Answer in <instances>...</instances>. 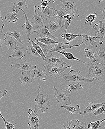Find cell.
Instances as JSON below:
<instances>
[{"label":"cell","mask_w":105,"mask_h":129,"mask_svg":"<svg viewBox=\"0 0 105 129\" xmlns=\"http://www.w3.org/2000/svg\"><path fill=\"white\" fill-rule=\"evenodd\" d=\"M25 18V23L23 25L22 27L23 30L25 32L27 36V39L28 40V43H30V37L34 33V28L32 24L31 23L30 21L29 20L26 14L23 10H21Z\"/></svg>","instance_id":"cell-11"},{"label":"cell","mask_w":105,"mask_h":129,"mask_svg":"<svg viewBox=\"0 0 105 129\" xmlns=\"http://www.w3.org/2000/svg\"><path fill=\"white\" fill-rule=\"evenodd\" d=\"M60 2L62 4V7L65 10L67 13L74 12L75 15H76V17L80 16L79 10L74 2L64 0L60 1Z\"/></svg>","instance_id":"cell-10"},{"label":"cell","mask_w":105,"mask_h":129,"mask_svg":"<svg viewBox=\"0 0 105 129\" xmlns=\"http://www.w3.org/2000/svg\"><path fill=\"white\" fill-rule=\"evenodd\" d=\"M95 55L97 62L105 64V48L100 47L99 44L96 45Z\"/></svg>","instance_id":"cell-16"},{"label":"cell","mask_w":105,"mask_h":129,"mask_svg":"<svg viewBox=\"0 0 105 129\" xmlns=\"http://www.w3.org/2000/svg\"><path fill=\"white\" fill-rule=\"evenodd\" d=\"M85 65L89 70L87 76L98 81L102 80L105 73V64L91 61L87 62Z\"/></svg>","instance_id":"cell-1"},{"label":"cell","mask_w":105,"mask_h":129,"mask_svg":"<svg viewBox=\"0 0 105 129\" xmlns=\"http://www.w3.org/2000/svg\"><path fill=\"white\" fill-rule=\"evenodd\" d=\"M7 92L8 90L7 89H6L4 90H2V91L0 90V100L2 99V98L4 96L6 95L7 93Z\"/></svg>","instance_id":"cell-46"},{"label":"cell","mask_w":105,"mask_h":129,"mask_svg":"<svg viewBox=\"0 0 105 129\" xmlns=\"http://www.w3.org/2000/svg\"><path fill=\"white\" fill-rule=\"evenodd\" d=\"M102 17L103 19L105 20V7L104 8L102 13Z\"/></svg>","instance_id":"cell-47"},{"label":"cell","mask_w":105,"mask_h":129,"mask_svg":"<svg viewBox=\"0 0 105 129\" xmlns=\"http://www.w3.org/2000/svg\"><path fill=\"white\" fill-rule=\"evenodd\" d=\"M75 15V14L74 12H70L68 13L67 14L64 16L63 19L65 22L64 26L65 27V32L64 33H66L68 27L72 22Z\"/></svg>","instance_id":"cell-24"},{"label":"cell","mask_w":105,"mask_h":129,"mask_svg":"<svg viewBox=\"0 0 105 129\" xmlns=\"http://www.w3.org/2000/svg\"><path fill=\"white\" fill-rule=\"evenodd\" d=\"M0 6H1V5H0ZM1 11H0V18L1 19V21L2 22V21H3V17H2V16L1 15Z\"/></svg>","instance_id":"cell-49"},{"label":"cell","mask_w":105,"mask_h":129,"mask_svg":"<svg viewBox=\"0 0 105 129\" xmlns=\"http://www.w3.org/2000/svg\"><path fill=\"white\" fill-rule=\"evenodd\" d=\"M44 68L43 72L46 76L54 77L56 79L60 78L62 76L63 73L66 69L70 68L72 69L71 65H69L65 67L54 66L50 65H43Z\"/></svg>","instance_id":"cell-5"},{"label":"cell","mask_w":105,"mask_h":129,"mask_svg":"<svg viewBox=\"0 0 105 129\" xmlns=\"http://www.w3.org/2000/svg\"><path fill=\"white\" fill-rule=\"evenodd\" d=\"M58 53H60L62 54V55H63L68 60H77L83 63H84L85 64H87V62H85L83 61L80 60L78 58H76L73 55L72 53H67L66 52H62V51H59L58 52Z\"/></svg>","instance_id":"cell-36"},{"label":"cell","mask_w":105,"mask_h":129,"mask_svg":"<svg viewBox=\"0 0 105 129\" xmlns=\"http://www.w3.org/2000/svg\"><path fill=\"white\" fill-rule=\"evenodd\" d=\"M48 1H43L42 0L41 2V7L43 9H45L46 8H47L48 5Z\"/></svg>","instance_id":"cell-45"},{"label":"cell","mask_w":105,"mask_h":129,"mask_svg":"<svg viewBox=\"0 0 105 129\" xmlns=\"http://www.w3.org/2000/svg\"><path fill=\"white\" fill-rule=\"evenodd\" d=\"M37 42V44L40 47L41 50H42L45 55H47L48 53V52L53 48L52 46H50V45H46L40 42Z\"/></svg>","instance_id":"cell-37"},{"label":"cell","mask_w":105,"mask_h":129,"mask_svg":"<svg viewBox=\"0 0 105 129\" xmlns=\"http://www.w3.org/2000/svg\"><path fill=\"white\" fill-rule=\"evenodd\" d=\"M87 123L86 122H80L78 120H75L73 129H86Z\"/></svg>","instance_id":"cell-39"},{"label":"cell","mask_w":105,"mask_h":129,"mask_svg":"<svg viewBox=\"0 0 105 129\" xmlns=\"http://www.w3.org/2000/svg\"><path fill=\"white\" fill-rule=\"evenodd\" d=\"M28 127H29V129H33L31 128V126L30 125H28Z\"/></svg>","instance_id":"cell-50"},{"label":"cell","mask_w":105,"mask_h":129,"mask_svg":"<svg viewBox=\"0 0 105 129\" xmlns=\"http://www.w3.org/2000/svg\"><path fill=\"white\" fill-rule=\"evenodd\" d=\"M84 43L82 42L78 45H70L69 43H61L58 44H55L54 47L52 48V49L48 52V53H52L54 52H58L59 51H62L63 50L67 49H72V48L74 47H79L83 44Z\"/></svg>","instance_id":"cell-12"},{"label":"cell","mask_w":105,"mask_h":129,"mask_svg":"<svg viewBox=\"0 0 105 129\" xmlns=\"http://www.w3.org/2000/svg\"><path fill=\"white\" fill-rule=\"evenodd\" d=\"M0 116L1 117L2 119L4 122L5 129H16L15 126V125L16 123L13 124L11 123H10V122L8 121L2 115L1 111H0Z\"/></svg>","instance_id":"cell-40"},{"label":"cell","mask_w":105,"mask_h":129,"mask_svg":"<svg viewBox=\"0 0 105 129\" xmlns=\"http://www.w3.org/2000/svg\"><path fill=\"white\" fill-rule=\"evenodd\" d=\"M46 58L44 60L45 62L49 64L50 65L59 66L64 67V66L67 64L63 60V58L59 55V57H57L52 54L46 56Z\"/></svg>","instance_id":"cell-9"},{"label":"cell","mask_w":105,"mask_h":129,"mask_svg":"<svg viewBox=\"0 0 105 129\" xmlns=\"http://www.w3.org/2000/svg\"><path fill=\"white\" fill-rule=\"evenodd\" d=\"M36 6H34V14L33 17L31 19L30 22L34 29H37L43 26L44 21L38 14L36 11Z\"/></svg>","instance_id":"cell-14"},{"label":"cell","mask_w":105,"mask_h":129,"mask_svg":"<svg viewBox=\"0 0 105 129\" xmlns=\"http://www.w3.org/2000/svg\"><path fill=\"white\" fill-rule=\"evenodd\" d=\"M5 42H3L2 44L6 46L9 50L12 51L14 52L17 50L19 46L17 45L16 41L14 40V38L10 36H7L5 37L4 40Z\"/></svg>","instance_id":"cell-15"},{"label":"cell","mask_w":105,"mask_h":129,"mask_svg":"<svg viewBox=\"0 0 105 129\" xmlns=\"http://www.w3.org/2000/svg\"><path fill=\"white\" fill-rule=\"evenodd\" d=\"M54 10L57 12V15L55 16V19L59 25H61L62 21L63 20L64 16L67 14V12L62 7L59 10H57L53 8Z\"/></svg>","instance_id":"cell-26"},{"label":"cell","mask_w":105,"mask_h":129,"mask_svg":"<svg viewBox=\"0 0 105 129\" xmlns=\"http://www.w3.org/2000/svg\"><path fill=\"white\" fill-rule=\"evenodd\" d=\"M84 51L85 53V58H89L93 62H97V60L95 58V52L92 51L88 48H85L84 50Z\"/></svg>","instance_id":"cell-34"},{"label":"cell","mask_w":105,"mask_h":129,"mask_svg":"<svg viewBox=\"0 0 105 129\" xmlns=\"http://www.w3.org/2000/svg\"><path fill=\"white\" fill-rule=\"evenodd\" d=\"M2 23H3V25L2 26L1 28L0 29V48L1 47L2 43H3V38H2V35H3V34H3V31L4 27L5 25V24L4 23H3V22H2Z\"/></svg>","instance_id":"cell-44"},{"label":"cell","mask_w":105,"mask_h":129,"mask_svg":"<svg viewBox=\"0 0 105 129\" xmlns=\"http://www.w3.org/2000/svg\"><path fill=\"white\" fill-rule=\"evenodd\" d=\"M97 13L94 12V14H90L88 16L85 18L86 21L85 22V24L87 23H90V25H91L93 22H94L97 19Z\"/></svg>","instance_id":"cell-38"},{"label":"cell","mask_w":105,"mask_h":129,"mask_svg":"<svg viewBox=\"0 0 105 129\" xmlns=\"http://www.w3.org/2000/svg\"><path fill=\"white\" fill-rule=\"evenodd\" d=\"M55 2V0H49V1H48V2L50 3H54Z\"/></svg>","instance_id":"cell-48"},{"label":"cell","mask_w":105,"mask_h":129,"mask_svg":"<svg viewBox=\"0 0 105 129\" xmlns=\"http://www.w3.org/2000/svg\"><path fill=\"white\" fill-rule=\"evenodd\" d=\"M36 11L38 15L44 21L50 19L51 17L56 16L53 8L48 6L47 8L43 9L40 6L36 8Z\"/></svg>","instance_id":"cell-8"},{"label":"cell","mask_w":105,"mask_h":129,"mask_svg":"<svg viewBox=\"0 0 105 129\" xmlns=\"http://www.w3.org/2000/svg\"><path fill=\"white\" fill-rule=\"evenodd\" d=\"M11 68H16L20 70V73L27 72H31L37 69L36 66L33 63L28 60L22 61L19 64H14L11 65Z\"/></svg>","instance_id":"cell-7"},{"label":"cell","mask_w":105,"mask_h":129,"mask_svg":"<svg viewBox=\"0 0 105 129\" xmlns=\"http://www.w3.org/2000/svg\"><path fill=\"white\" fill-rule=\"evenodd\" d=\"M27 53V49L23 47H19L18 49L15 51L12 55L8 57V58L11 57L15 58L17 59L21 60L24 57Z\"/></svg>","instance_id":"cell-19"},{"label":"cell","mask_w":105,"mask_h":129,"mask_svg":"<svg viewBox=\"0 0 105 129\" xmlns=\"http://www.w3.org/2000/svg\"><path fill=\"white\" fill-rule=\"evenodd\" d=\"M103 129H105V126H104V128H103Z\"/></svg>","instance_id":"cell-51"},{"label":"cell","mask_w":105,"mask_h":129,"mask_svg":"<svg viewBox=\"0 0 105 129\" xmlns=\"http://www.w3.org/2000/svg\"><path fill=\"white\" fill-rule=\"evenodd\" d=\"M18 12H14L7 14L5 17L6 21L8 23H10L11 22L16 23L18 22V21L17 14Z\"/></svg>","instance_id":"cell-27"},{"label":"cell","mask_w":105,"mask_h":129,"mask_svg":"<svg viewBox=\"0 0 105 129\" xmlns=\"http://www.w3.org/2000/svg\"><path fill=\"white\" fill-rule=\"evenodd\" d=\"M64 26V25H59L57 21L52 22L50 19V22L47 25H45V28L52 34Z\"/></svg>","instance_id":"cell-18"},{"label":"cell","mask_w":105,"mask_h":129,"mask_svg":"<svg viewBox=\"0 0 105 129\" xmlns=\"http://www.w3.org/2000/svg\"><path fill=\"white\" fill-rule=\"evenodd\" d=\"M4 35H5L7 34L8 36H10L15 38L17 40L18 42L21 44H23L22 43V41L23 40V37L20 34V32L19 31L15 30L13 33L11 32H5L4 34Z\"/></svg>","instance_id":"cell-29"},{"label":"cell","mask_w":105,"mask_h":129,"mask_svg":"<svg viewBox=\"0 0 105 129\" xmlns=\"http://www.w3.org/2000/svg\"><path fill=\"white\" fill-rule=\"evenodd\" d=\"M27 0L23 1H17L14 3L12 9L13 11L18 12L20 10L23 9H27L28 6L26 4Z\"/></svg>","instance_id":"cell-22"},{"label":"cell","mask_w":105,"mask_h":129,"mask_svg":"<svg viewBox=\"0 0 105 129\" xmlns=\"http://www.w3.org/2000/svg\"><path fill=\"white\" fill-rule=\"evenodd\" d=\"M105 103V102H104L101 104H94L93 102H89V105L84 109L83 112L85 114L93 113Z\"/></svg>","instance_id":"cell-25"},{"label":"cell","mask_w":105,"mask_h":129,"mask_svg":"<svg viewBox=\"0 0 105 129\" xmlns=\"http://www.w3.org/2000/svg\"><path fill=\"white\" fill-rule=\"evenodd\" d=\"M95 32V37L97 38L99 44H102L105 40V22L100 21L93 26Z\"/></svg>","instance_id":"cell-6"},{"label":"cell","mask_w":105,"mask_h":129,"mask_svg":"<svg viewBox=\"0 0 105 129\" xmlns=\"http://www.w3.org/2000/svg\"><path fill=\"white\" fill-rule=\"evenodd\" d=\"M35 40L36 42H40L46 45H50V44H58L60 43L57 42L55 40H52L51 38L47 37H40L38 38H35Z\"/></svg>","instance_id":"cell-31"},{"label":"cell","mask_w":105,"mask_h":129,"mask_svg":"<svg viewBox=\"0 0 105 129\" xmlns=\"http://www.w3.org/2000/svg\"><path fill=\"white\" fill-rule=\"evenodd\" d=\"M86 34H72L68 33H63L60 36L61 38H64L65 40H66L68 42H71L73 40H75V38L78 37H83L84 36H86Z\"/></svg>","instance_id":"cell-30"},{"label":"cell","mask_w":105,"mask_h":129,"mask_svg":"<svg viewBox=\"0 0 105 129\" xmlns=\"http://www.w3.org/2000/svg\"><path fill=\"white\" fill-rule=\"evenodd\" d=\"M97 38L95 37H91L90 36L86 35L83 37V42L85 46H92L96 43V40Z\"/></svg>","instance_id":"cell-28"},{"label":"cell","mask_w":105,"mask_h":129,"mask_svg":"<svg viewBox=\"0 0 105 129\" xmlns=\"http://www.w3.org/2000/svg\"><path fill=\"white\" fill-rule=\"evenodd\" d=\"M47 77L45 75L43 71L41 69H36L33 70V79L36 80L46 81Z\"/></svg>","instance_id":"cell-23"},{"label":"cell","mask_w":105,"mask_h":129,"mask_svg":"<svg viewBox=\"0 0 105 129\" xmlns=\"http://www.w3.org/2000/svg\"><path fill=\"white\" fill-rule=\"evenodd\" d=\"M61 107L67 110L69 114L82 115L79 105H71L68 106H61Z\"/></svg>","instance_id":"cell-20"},{"label":"cell","mask_w":105,"mask_h":129,"mask_svg":"<svg viewBox=\"0 0 105 129\" xmlns=\"http://www.w3.org/2000/svg\"><path fill=\"white\" fill-rule=\"evenodd\" d=\"M31 44L32 45V47H33L36 49L38 53L40 55L41 57V58L43 60L46 59V56H45V55L44 54V53L43 52V51L41 50V48L40 46L37 44L35 42H34L33 41H31Z\"/></svg>","instance_id":"cell-35"},{"label":"cell","mask_w":105,"mask_h":129,"mask_svg":"<svg viewBox=\"0 0 105 129\" xmlns=\"http://www.w3.org/2000/svg\"><path fill=\"white\" fill-rule=\"evenodd\" d=\"M80 71L72 70L66 74H63L62 78L66 81L73 83H78L80 82L92 83L94 81L84 77L80 74Z\"/></svg>","instance_id":"cell-4"},{"label":"cell","mask_w":105,"mask_h":129,"mask_svg":"<svg viewBox=\"0 0 105 129\" xmlns=\"http://www.w3.org/2000/svg\"><path fill=\"white\" fill-rule=\"evenodd\" d=\"M93 113L96 116H98L99 115H103L105 114V103Z\"/></svg>","instance_id":"cell-43"},{"label":"cell","mask_w":105,"mask_h":129,"mask_svg":"<svg viewBox=\"0 0 105 129\" xmlns=\"http://www.w3.org/2000/svg\"><path fill=\"white\" fill-rule=\"evenodd\" d=\"M75 122V120H71L67 122L65 124H63L62 127L61 129H73Z\"/></svg>","instance_id":"cell-42"},{"label":"cell","mask_w":105,"mask_h":129,"mask_svg":"<svg viewBox=\"0 0 105 129\" xmlns=\"http://www.w3.org/2000/svg\"><path fill=\"white\" fill-rule=\"evenodd\" d=\"M28 113L30 119V121L28 123V125L33 126L35 129H39L38 125L40 121L37 114L34 112L31 108H29Z\"/></svg>","instance_id":"cell-13"},{"label":"cell","mask_w":105,"mask_h":129,"mask_svg":"<svg viewBox=\"0 0 105 129\" xmlns=\"http://www.w3.org/2000/svg\"><path fill=\"white\" fill-rule=\"evenodd\" d=\"M20 77V80H19V83L20 84L26 85L33 83L32 79L31 76L30 72L22 73Z\"/></svg>","instance_id":"cell-21"},{"label":"cell","mask_w":105,"mask_h":129,"mask_svg":"<svg viewBox=\"0 0 105 129\" xmlns=\"http://www.w3.org/2000/svg\"><path fill=\"white\" fill-rule=\"evenodd\" d=\"M53 90L55 92L54 98L59 104L62 106H68L72 105L70 91L68 90L58 89L55 86L53 87Z\"/></svg>","instance_id":"cell-3"},{"label":"cell","mask_w":105,"mask_h":129,"mask_svg":"<svg viewBox=\"0 0 105 129\" xmlns=\"http://www.w3.org/2000/svg\"><path fill=\"white\" fill-rule=\"evenodd\" d=\"M105 121V118L102 120L98 119L97 121L92 122H90V123L88 125V129H98L101 127V124L102 123Z\"/></svg>","instance_id":"cell-33"},{"label":"cell","mask_w":105,"mask_h":129,"mask_svg":"<svg viewBox=\"0 0 105 129\" xmlns=\"http://www.w3.org/2000/svg\"><path fill=\"white\" fill-rule=\"evenodd\" d=\"M40 86H38V92L37 96L34 99V101L36 103L34 106V112L37 114L38 111L40 110L42 113H45V111L52 105L50 104V101L49 96L47 94H44L42 93L40 90Z\"/></svg>","instance_id":"cell-2"},{"label":"cell","mask_w":105,"mask_h":129,"mask_svg":"<svg viewBox=\"0 0 105 129\" xmlns=\"http://www.w3.org/2000/svg\"><path fill=\"white\" fill-rule=\"evenodd\" d=\"M34 33L36 34L39 38L47 37V38H51L54 40L58 39V38L54 36L43 26H41L37 30H34Z\"/></svg>","instance_id":"cell-17"},{"label":"cell","mask_w":105,"mask_h":129,"mask_svg":"<svg viewBox=\"0 0 105 129\" xmlns=\"http://www.w3.org/2000/svg\"><path fill=\"white\" fill-rule=\"evenodd\" d=\"M80 83L71 84L68 86H66L65 88L67 90L73 92L81 90L83 88V86L82 85H80Z\"/></svg>","instance_id":"cell-32"},{"label":"cell","mask_w":105,"mask_h":129,"mask_svg":"<svg viewBox=\"0 0 105 129\" xmlns=\"http://www.w3.org/2000/svg\"><path fill=\"white\" fill-rule=\"evenodd\" d=\"M27 53L31 55L34 57L41 58L40 55L39 54L36 49L32 46H27Z\"/></svg>","instance_id":"cell-41"}]
</instances>
